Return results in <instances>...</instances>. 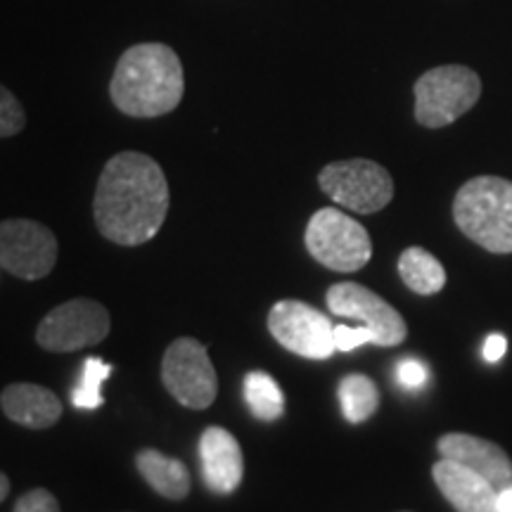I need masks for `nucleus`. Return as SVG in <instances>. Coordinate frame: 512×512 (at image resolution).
Here are the masks:
<instances>
[{
  "mask_svg": "<svg viewBox=\"0 0 512 512\" xmlns=\"http://www.w3.org/2000/svg\"><path fill=\"white\" fill-rule=\"evenodd\" d=\"M399 275L415 294H437L446 285V271L437 256L422 247H408L399 256Z\"/></svg>",
  "mask_w": 512,
  "mask_h": 512,
  "instance_id": "obj_17",
  "label": "nucleus"
},
{
  "mask_svg": "<svg viewBox=\"0 0 512 512\" xmlns=\"http://www.w3.org/2000/svg\"><path fill=\"white\" fill-rule=\"evenodd\" d=\"M306 249L320 266L337 273L361 271L373 256V242L361 223L339 209H318L304 235Z\"/></svg>",
  "mask_w": 512,
  "mask_h": 512,
  "instance_id": "obj_5",
  "label": "nucleus"
},
{
  "mask_svg": "<svg viewBox=\"0 0 512 512\" xmlns=\"http://www.w3.org/2000/svg\"><path fill=\"white\" fill-rule=\"evenodd\" d=\"M0 408L12 422L29 430H48L62 418L64 411L60 396L31 382L8 384L0 394Z\"/></svg>",
  "mask_w": 512,
  "mask_h": 512,
  "instance_id": "obj_15",
  "label": "nucleus"
},
{
  "mask_svg": "<svg viewBox=\"0 0 512 512\" xmlns=\"http://www.w3.org/2000/svg\"><path fill=\"white\" fill-rule=\"evenodd\" d=\"M162 380L169 394L192 411L209 408L219 394V377L209 351L192 337L176 339L164 351Z\"/></svg>",
  "mask_w": 512,
  "mask_h": 512,
  "instance_id": "obj_7",
  "label": "nucleus"
},
{
  "mask_svg": "<svg viewBox=\"0 0 512 512\" xmlns=\"http://www.w3.org/2000/svg\"><path fill=\"white\" fill-rule=\"evenodd\" d=\"M415 121L425 128H444L477 105L482 95L479 74L463 64H444L415 81Z\"/></svg>",
  "mask_w": 512,
  "mask_h": 512,
  "instance_id": "obj_4",
  "label": "nucleus"
},
{
  "mask_svg": "<svg viewBox=\"0 0 512 512\" xmlns=\"http://www.w3.org/2000/svg\"><path fill=\"white\" fill-rule=\"evenodd\" d=\"M95 226L114 245L150 242L169 214V183L155 159L119 152L102 169L93 200Z\"/></svg>",
  "mask_w": 512,
  "mask_h": 512,
  "instance_id": "obj_1",
  "label": "nucleus"
},
{
  "mask_svg": "<svg viewBox=\"0 0 512 512\" xmlns=\"http://www.w3.org/2000/svg\"><path fill=\"white\" fill-rule=\"evenodd\" d=\"M505 351H508V339H505L503 335L486 337V342H484V358H486V361H489V363L501 361V358L505 356Z\"/></svg>",
  "mask_w": 512,
  "mask_h": 512,
  "instance_id": "obj_25",
  "label": "nucleus"
},
{
  "mask_svg": "<svg viewBox=\"0 0 512 512\" xmlns=\"http://www.w3.org/2000/svg\"><path fill=\"white\" fill-rule=\"evenodd\" d=\"M432 477L458 512H498V489L470 467L441 458L432 467Z\"/></svg>",
  "mask_w": 512,
  "mask_h": 512,
  "instance_id": "obj_14",
  "label": "nucleus"
},
{
  "mask_svg": "<svg viewBox=\"0 0 512 512\" xmlns=\"http://www.w3.org/2000/svg\"><path fill=\"white\" fill-rule=\"evenodd\" d=\"M318 185L332 202L356 214H375L394 197L392 174L373 159H344L323 166Z\"/></svg>",
  "mask_w": 512,
  "mask_h": 512,
  "instance_id": "obj_6",
  "label": "nucleus"
},
{
  "mask_svg": "<svg viewBox=\"0 0 512 512\" xmlns=\"http://www.w3.org/2000/svg\"><path fill=\"white\" fill-rule=\"evenodd\" d=\"M328 309L335 316L361 320L363 328L373 332L377 347H396L408 335L406 320L380 294L358 283L332 285L325 294Z\"/></svg>",
  "mask_w": 512,
  "mask_h": 512,
  "instance_id": "obj_11",
  "label": "nucleus"
},
{
  "mask_svg": "<svg viewBox=\"0 0 512 512\" xmlns=\"http://www.w3.org/2000/svg\"><path fill=\"white\" fill-rule=\"evenodd\" d=\"M268 330L280 347L311 361H325L337 351L335 325L330 318L297 299L273 304L268 313Z\"/></svg>",
  "mask_w": 512,
  "mask_h": 512,
  "instance_id": "obj_9",
  "label": "nucleus"
},
{
  "mask_svg": "<svg viewBox=\"0 0 512 512\" xmlns=\"http://www.w3.org/2000/svg\"><path fill=\"white\" fill-rule=\"evenodd\" d=\"M185 93L181 57L166 43H138L119 57L110 81V98L119 112L155 119L174 112Z\"/></svg>",
  "mask_w": 512,
  "mask_h": 512,
  "instance_id": "obj_2",
  "label": "nucleus"
},
{
  "mask_svg": "<svg viewBox=\"0 0 512 512\" xmlns=\"http://www.w3.org/2000/svg\"><path fill=\"white\" fill-rule=\"evenodd\" d=\"M27 126V112L22 102L0 83V138H12Z\"/></svg>",
  "mask_w": 512,
  "mask_h": 512,
  "instance_id": "obj_21",
  "label": "nucleus"
},
{
  "mask_svg": "<svg viewBox=\"0 0 512 512\" xmlns=\"http://www.w3.org/2000/svg\"><path fill=\"white\" fill-rule=\"evenodd\" d=\"M200 465L209 491L221 496L233 494L245 475L240 441L223 427H207L200 439Z\"/></svg>",
  "mask_w": 512,
  "mask_h": 512,
  "instance_id": "obj_13",
  "label": "nucleus"
},
{
  "mask_svg": "<svg viewBox=\"0 0 512 512\" xmlns=\"http://www.w3.org/2000/svg\"><path fill=\"white\" fill-rule=\"evenodd\" d=\"M15 512H60V503L46 489H31L15 503Z\"/></svg>",
  "mask_w": 512,
  "mask_h": 512,
  "instance_id": "obj_22",
  "label": "nucleus"
},
{
  "mask_svg": "<svg viewBox=\"0 0 512 512\" xmlns=\"http://www.w3.org/2000/svg\"><path fill=\"white\" fill-rule=\"evenodd\" d=\"M437 448L441 458L470 467L472 472L489 479L498 491L512 484V460L494 441L451 432L437 441Z\"/></svg>",
  "mask_w": 512,
  "mask_h": 512,
  "instance_id": "obj_12",
  "label": "nucleus"
},
{
  "mask_svg": "<svg viewBox=\"0 0 512 512\" xmlns=\"http://www.w3.org/2000/svg\"><path fill=\"white\" fill-rule=\"evenodd\" d=\"M112 375V366L105 363L98 356L86 358L83 363V373L81 380L76 384L74 394H72V403L81 411H95V408L102 406V382Z\"/></svg>",
  "mask_w": 512,
  "mask_h": 512,
  "instance_id": "obj_20",
  "label": "nucleus"
},
{
  "mask_svg": "<svg viewBox=\"0 0 512 512\" xmlns=\"http://www.w3.org/2000/svg\"><path fill=\"white\" fill-rule=\"evenodd\" d=\"M138 472L159 496L169 501H183L190 494V472L183 460L164 456L157 448H143L136 456Z\"/></svg>",
  "mask_w": 512,
  "mask_h": 512,
  "instance_id": "obj_16",
  "label": "nucleus"
},
{
  "mask_svg": "<svg viewBox=\"0 0 512 512\" xmlns=\"http://www.w3.org/2000/svg\"><path fill=\"white\" fill-rule=\"evenodd\" d=\"M57 264V238L38 221L0 223V268L22 280H41Z\"/></svg>",
  "mask_w": 512,
  "mask_h": 512,
  "instance_id": "obj_10",
  "label": "nucleus"
},
{
  "mask_svg": "<svg viewBox=\"0 0 512 512\" xmlns=\"http://www.w3.org/2000/svg\"><path fill=\"white\" fill-rule=\"evenodd\" d=\"M8 494H10V479H8V475H5V472H0V503L8 498Z\"/></svg>",
  "mask_w": 512,
  "mask_h": 512,
  "instance_id": "obj_27",
  "label": "nucleus"
},
{
  "mask_svg": "<svg viewBox=\"0 0 512 512\" xmlns=\"http://www.w3.org/2000/svg\"><path fill=\"white\" fill-rule=\"evenodd\" d=\"M112 330L110 313L95 299H72L55 306L46 318L38 323V347L53 354H69L83 347H93L107 339Z\"/></svg>",
  "mask_w": 512,
  "mask_h": 512,
  "instance_id": "obj_8",
  "label": "nucleus"
},
{
  "mask_svg": "<svg viewBox=\"0 0 512 512\" xmlns=\"http://www.w3.org/2000/svg\"><path fill=\"white\" fill-rule=\"evenodd\" d=\"M337 396L344 418L354 422V425L373 418L377 408H380V389H377V384L370 380L368 375L354 373L344 377V380L339 382Z\"/></svg>",
  "mask_w": 512,
  "mask_h": 512,
  "instance_id": "obj_18",
  "label": "nucleus"
},
{
  "mask_svg": "<svg viewBox=\"0 0 512 512\" xmlns=\"http://www.w3.org/2000/svg\"><path fill=\"white\" fill-rule=\"evenodd\" d=\"M242 389H245V401L256 418L264 422H275L283 418L285 413V396L280 384L273 380L271 375L264 373V370H252V373L245 375V382H242Z\"/></svg>",
  "mask_w": 512,
  "mask_h": 512,
  "instance_id": "obj_19",
  "label": "nucleus"
},
{
  "mask_svg": "<svg viewBox=\"0 0 512 512\" xmlns=\"http://www.w3.org/2000/svg\"><path fill=\"white\" fill-rule=\"evenodd\" d=\"M396 380H399L403 389H420L430 380V370L422 366L420 361H415V358H403L399 366H396Z\"/></svg>",
  "mask_w": 512,
  "mask_h": 512,
  "instance_id": "obj_23",
  "label": "nucleus"
},
{
  "mask_svg": "<svg viewBox=\"0 0 512 512\" xmlns=\"http://www.w3.org/2000/svg\"><path fill=\"white\" fill-rule=\"evenodd\" d=\"M453 219L465 238L486 252L512 254V181L477 176L458 190Z\"/></svg>",
  "mask_w": 512,
  "mask_h": 512,
  "instance_id": "obj_3",
  "label": "nucleus"
},
{
  "mask_svg": "<svg viewBox=\"0 0 512 512\" xmlns=\"http://www.w3.org/2000/svg\"><path fill=\"white\" fill-rule=\"evenodd\" d=\"M363 344H375L373 332L368 328H349V325H335V347L337 351H354Z\"/></svg>",
  "mask_w": 512,
  "mask_h": 512,
  "instance_id": "obj_24",
  "label": "nucleus"
},
{
  "mask_svg": "<svg viewBox=\"0 0 512 512\" xmlns=\"http://www.w3.org/2000/svg\"><path fill=\"white\" fill-rule=\"evenodd\" d=\"M498 512H512V484L498 491Z\"/></svg>",
  "mask_w": 512,
  "mask_h": 512,
  "instance_id": "obj_26",
  "label": "nucleus"
}]
</instances>
